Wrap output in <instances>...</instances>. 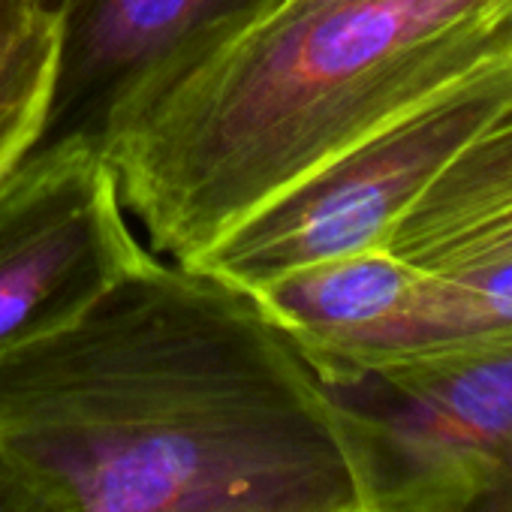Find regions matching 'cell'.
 <instances>
[{"instance_id": "1", "label": "cell", "mask_w": 512, "mask_h": 512, "mask_svg": "<svg viewBox=\"0 0 512 512\" xmlns=\"http://www.w3.org/2000/svg\"><path fill=\"white\" fill-rule=\"evenodd\" d=\"M0 443L76 512L314 491L362 512L323 380L256 296L151 253L85 314L0 353Z\"/></svg>"}, {"instance_id": "2", "label": "cell", "mask_w": 512, "mask_h": 512, "mask_svg": "<svg viewBox=\"0 0 512 512\" xmlns=\"http://www.w3.org/2000/svg\"><path fill=\"white\" fill-rule=\"evenodd\" d=\"M500 55H512V0H272L148 73L100 148L148 247L193 263Z\"/></svg>"}, {"instance_id": "3", "label": "cell", "mask_w": 512, "mask_h": 512, "mask_svg": "<svg viewBox=\"0 0 512 512\" xmlns=\"http://www.w3.org/2000/svg\"><path fill=\"white\" fill-rule=\"evenodd\" d=\"M509 103L512 55H500L302 178L184 266L260 293L383 247L413 202Z\"/></svg>"}, {"instance_id": "4", "label": "cell", "mask_w": 512, "mask_h": 512, "mask_svg": "<svg viewBox=\"0 0 512 512\" xmlns=\"http://www.w3.org/2000/svg\"><path fill=\"white\" fill-rule=\"evenodd\" d=\"M323 386L362 512H512V347Z\"/></svg>"}, {"instance_id": "5", "label": "cell", "mask_w": 512, "mask_h": 512, "mask_svg": "<svg viewBox=\"0 0 512 512\" xmlns=\"http://www.w3.org/2000/svg\"><path fill=\"white\" fill-rule=\"evenodd\" d=\"M151 253L97 142L37 145L0 181V353L67 326Z\"/></svg>"}, {"instance_id": "6", "label": "cell", "mask_w": 512, "mask_h": 512, "mask_svg": "<svg viewBox=\"0 0 512 512\" xmlns=\"http://www.w3.org/2000/svg\"><path fill=\"white\" fill-rule=\"evenodd\" d=\"M266 4L272 0H73L64 10L61 70L43 142L100 145L109 115L148 73Z\"/></svg>"}, {"instance_id": "7", "label": "cell", "mask_w": 512, "mask_h": 512, "mask_svg": "<svg viewBox=\"0 0 512 512\" xmlns=\"http://www.w3.org/2000/svg\"><path fill=\"white\" fill-rule=\"evenodd\" d=\"M383 247L434 275L512 256V103L434 178Z\"/></svg>"}, {"instance_id": "8", "label": "cell", "mask_w": 512, "mask_h": 512, "mask_svg": "<svg viewBox=\"0 0 512 512\" xmlns=\"http://www.w3.org/2000/svg\"><path fill=\"white\" fill-rule=\"evenodd\" d=\"M512 347V256L461 272H422L392 317L329 380Z\"/></svg>"}, {"instance_id": "9", "label": "cell", "mask_w": 512, "mask_h": 512, "mask_svg": "<svg viewBox=\"0 0 512 512\" xmlns=\"http://www.w3.org/2000/svg\"><path fill=\"white\" fill-rule=\"evenodd\" d=\"M64 46L49 0H0V181L46 136Z\"/></svg>"}, {"instance_id": "10", "label": "cell", "mask_w": 512, "mask_h": 512, "mask_svg": "<svg viewBox=\"0 0 512 512\" xmlns=\"http://www.w3.org/2000/svg\"><path fill=\"white\" fill-rule=\"evenodd\" d=\"M0 512H76L70 494L0 443Z\"/></svg>"}, {"instance_id": "11", "label": "cell", "mask_w": 512, "mask_h": 512, "mask_svg": "<svg viewBox=\"0 0 512 512\" xmlns=\"http://www.w3.org/2000/svg\"><path fill=\"white\" fill-rule=\"evenodd\" d=\"M193 512H356V509H347L344 503L314 491H266V494L220 500Z\"/></svg>"}, {"instance_id": "12", "label": "cell", "mask_w": 512, "mask_h": 512, "mask_svg": "<svg viewBox=\"0 0 512 512\" xmlns=\"http://www.w3.org/2000/svg\"><path fill=\"white\" fill-rule=\"evenodd\" d=\"M49 4H52V7H55V10L61 13V19H64V10H67V7L73 4V0H49Z\"/></svg>"}]
</instances>
